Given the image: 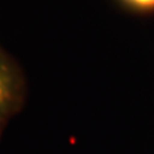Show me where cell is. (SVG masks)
Returning <instances> with one entry per match:
<instances>
[{"mask_svg":"<svg viewBox=\"0 0 154 154\" xmlns=\"http://www.w3.org/2000/svg\"><path fill=\"white\" fill-rule=\"evenodd\" d=\"M114 2L122 11L134 16H154V0H114Z\"/></svg>","mask_w":154,"mask_h":154,"instance_id":"obj_2","label":"cell"},{"mask_svg":"<svg viewBox=\"0 0 154 154\" xmlns=\"http://www.w3.org/2000/svg\"><path fill=\"white\" fill-rule=\"evenodd\" d=\"M22 68L0 46V137L13 116L22 109L27 94Z\"/></svg>","mask_w":154,"mask_h":154,"instance_id":"obj_1","label":"cell"}]
</instances>
